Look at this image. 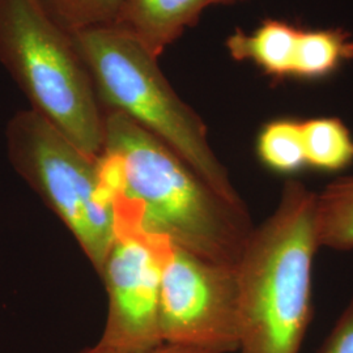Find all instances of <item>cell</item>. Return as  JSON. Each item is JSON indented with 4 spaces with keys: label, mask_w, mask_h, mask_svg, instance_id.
<instances>
[{
    "label": "cell",
    "mask_w": 353,
    "mask_h": 353,
    "mask_svg": "<svg viewBox=\"0 0 353 353\" xmlns=\"http://www.w3.org/2000/svg\"><path fill=\"white\" fill-rule=\"evenodd\" d=\"M99 276L108 294V312L97 343L122 352H140L163 344L161 261L154 239L117 227Z\"/></svg>",
    "instance_id": "7"
},
{
    "label": "cell",
    "mask_w": 353,
    "mask_h": 353,
    "mask_svg": "<svg viewBox=\"0 0 353 353\" xmlns=\"http://www.w3.org/2000/svg\"><path fill=\"white\" fill-rule=\"evenodd\" d=\"M316 237L321 249H353V176L331 181L316 192Z\"/></svg>",
    "instance_id": "11"
},
{
    "label": "cell",
    "mask_w": 353,
    "mask_h": 353,
    "mask_svg": "<svg viewBox=\"0 0 353 353\" xmlns=\"http://www.w3.org/2000/svg\"><path fill=\"white\" fill-rule=\"evenodd\" d=\"M161 261L163 343L207 352H237L236 265H223L153 237Z\"/></svg>",
    "instance_id": "6"
},
{
    "label": "cell",
    "mask_w": 353,
    "mask_h": 353,
    "mask_svg": "<svg viewBox=\"0 0 353 353\" xmlns=\"http://www.w3.org/2000/svg\"><path fill=\"white\" fill-rule=\"evenodd\" d=\"M262 166L279 176L293 178L306 169L301 119L279 117L265 122L255 139Z\"/></svg>",
    "instance_id": "12"
},
{
    "label": "cell",
    "mask_w": 353,
    "mask_h": 353,
    "mask_svg": "<svg viewBox=\"0 0 353 353\" xmlns=\"http://www.w3.org/2000/svg\"><path fill=\"white\" fill-rule=\"evenodd\" d=\"M303 28L267 19L250 33L236 29L227 38L228 52L237 62H250L272 80L293 79Z\"/></svg>",
    "instance_id": "9"
},
{
    "label": "cell",
    "mask_w": 353,
    "mask_h": 353,
    "mask_svg": "<svg viewBox=\"0 0 353 353\" xmlns=\"http://www.w3.org/2000/svg\"><path fill=\"white\" fill-rule=\"evenodd\" d=\"M318 353H353V299L344 307Z\"/></svg>",
    "instance_id": "15"
},
{
    "label": "cell",
    "mask_w": 353,
    "mask_h": 353,
    "mask_svg": "<svg viewBox=\"0 0 353 353\" xmlns=\"http://www.w3.org/2000/svg\"><path fill=\"white\" fill-rule=\"evenodd\" d=\"M74 353H214L207 352V351H201V350H194V348H188V347H179V345H173V344H166L163 343L157 347H153L151 350L140 351V352H122V351H115L112 348L103 347L101 344L96 343L93 345H89L85 348H81Z\"/></svg>",
    "instance_id": "16"
},
{
    "label": "cell",
    "mask_w": 353,
    "mask_h": 353,
    "mask_svg": "<svg viewBox=\"0 0 353 353\" xmlns=\"http://www.w3.org/2000/svg\"><path fill=\"white\" fill-rule=\"evenodd\" d=\"M306 169L339 173L353 164V135L336 117L301 119Z\"/></svg>",
    "instance_id": "10"
},
{
    "label": "cell",
    "mask_w": 353,
    "mask_h": 353,
    "mask_svg": "<svg viewBox=\"0 0 353 353\" xmlns=\"http://www.w3.org/2000/svg\"><path fill=\"white\" fill-rule=\"evenodd\" d=\"M70 34L112 26L126 0H38Z\"/></svg>",
    "instance_id": "14"
},
{
    "label": "cell",
    "mask_w": 353,
    "mask_h": 353,
    "mask_svg": "<svg viewBox=\"0 0 353 353\" xmlns=\"http://www.w3.org/2000/svg\"><path fill=\"white\" fill-rule=\"evenodd\" d=\"M105 112L96 157L117 227L169 240L203 258L236 265L254 225L246 204L229 202L182 157L123 114Z\"/></svg>",
    "instance_id": "1"
},
{
    "label": "cell",
    "mask_w": 353,
    "mask_h": 353,
    "mask_svg": "<svg viewBox=\"0 0 353 353\" xmlns=\"http://www.w3.org/2000/svg\"><path fill=\"white\" fill-rule=\"evenodd\" d=\"M0 63L33 112L96 159L105 141V112L72 36L38 0H0Z\"/></svg>",
    "instance_id": "4"
},
{
    "label": "cell",
    "mask_w": 353,
    "mask_h": 353,
    "mask_svg": "<svg viewBox=\"0 0 353 353\" xmlns=\"http://www.w3.org/2000/svg\"><path fill=\"white\" fill-rule=\"evenodd\" d=\"M211 1V6L212 4H232V3H236V1H240V0H210Z\"/></svg>",
    "instance_id": "17"
},
{
    "label": "cell",
    "mask_w": 353,
    "mask_h": 353,
    "mask_svg": "<svg viewBox=\"0 0 353 353\" xmlns=\"http://www.w3.org/2000/svg\"><path fill=\"white\" fill-rule=\"evenodd\" d=\"M71 36L103 110L123 114L176 152L227 201L245 204L214 154L205 123L172 88L159 58L117 26Z\"/></svg>",
    "instance_id": "3"
},
{
    "label": "cell",
    "mask_w": 353,
    "mask_h": 353,
    "mask_svg": "<svg viewBox=\"0 0 353 353\" xmlns=\"http://www.w3.org/2000/svg\"><path fill=\"white\" fill-rule=\"evenodd\" d=\"M6 148L13 170L63 223L100 274L115 239L117 216L96 159L32 109L11 117Z\"/></svg>",
    "instance_id": "5"
},
{
    "label": "cell",
    "mask_w": 353,
    "mask_h": 353,
    "mask_svg": "<svg viewBox=\"0 0 353 353\" xmlns=\"http://www.w3.org/2000/svg\"><path fill=\"white\" fill-rule=\"evenodd\" d=\"M353 59V39L343 29H303L293 79L319 80Z\"/></svg>",
    "instance_id": "13"
},
{
    "label": "cell",
    "mask_w": 353,
    "mask_h": 353,
    "mask_svg": "<svg viewBox=\"0 0 353 353\" xmlns=\"http://www.w3.org/2000/svg\"><path fill=\"white\" fill-rule=\"evenodd\" d=\"M210 6V0H126L114 26L159 58Z\"/></svg>",
    "instance_id": "8"
},
{
    "label": "cell",
    "mask_w": 353,
    "mask_h": 353,
    "mask_svg": "<svg viewBox=\"0 0 353 353\" xmlns=\"http://www.w3.org/2000/svg\"><path fill=\"white\" fill-rule=\"evenodd\" d=\"M316 191L288 178L236 265L237 353H301L313 319Z\"/></svg>",
    "instance_id": "2"
}]
</instances>
